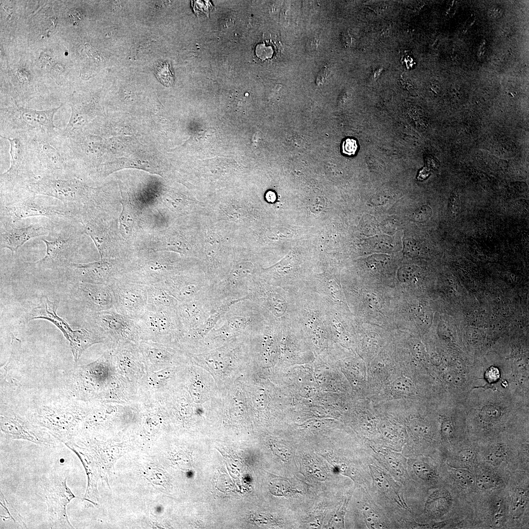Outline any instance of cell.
<instances>
[{"label": "cell", "mask_w": 529, "mask_h": 529, "mask_svg": "<svg viewBox=\"0 0 529 529\" xmlns=\"http://www.w3.org/2000/svg\"><path fill=\"white\" fill-rule=\"evenodd\" d=\"M25 135L35 179L81 178L69 139L60 128Z\"/></svg>", "instance_id": "6da1fadb"}, {"label": "cell", "mask_w": 529, "mask_h": 529, "mask_svg": "<svg viewBox=\"0 0 529 529\" xmlns=\"http://www.w3.org/2000/svg\"><path fill=\"white\" fill-rule=\"evenodd\" d=\"M0 220L16 222L31 217L44 216L50 220L76 219L80 206L24 190L0 193ZM52 221V220H51Z\"/></svg>", "instance_id": "7a4b0ae2"}, {"label": "cell", "mask_w": 529, "mask_h": 529, "mask_svg": "<svg viewBox=\"0 0 529 529\" xmlns=\"http://www.w3.org/2000/svg\"><path fill=\"white\" fill-rule=\"evenodd\" d=\"M64 104L44 110L24 108L15 100L10 105L1 107L0 136L12 138L22 134L50 132L59 128L54 125L53 118Z\"/></svg>", "instance_id": "3957f363"}, {"label": "cell", "mask_w": 529, "mask_h": 529, "mask_svg": "<svg viewBox=\"0 0 529 529\" xmlns=\"http://www.w3.org/2000/svg\"><path fill=\"white\" fill-rule=\"evenodd\" d=\"M268 321L260 308L246 299L233 304L217 323L218 327L207 335L212 340L228 339L258 331Z\"/></svg>", "instance_id": "277c9868"}, {"label": "cell", "mask_w": 529, "mask_h": 529, "mask_svg": "<svg viewBox=\"0 0 529 529\" xmlns=\"http://www.w3.org/2000/svg\"><path fill=\"white\" fill-rule=\"evenodd\" d=\"M68 470L54 471L40 483V491L47 505L49 521L57 528L74 529L69 520L66 507L76 497L67 487Z\"/></svg>", "instance_id": "5b68a950"}, {"label": "cell", "mask_w": 529, "mask_h": 529, "mask_svg": "<svg viewBox=\"0 0 529 529\" xmlns=\"http://www.w3.org/2000/svg\"><path fill=\"white\" fill-rule=\"evenodd\" d=\"M79 177L33 178L25 183L22 190L81 206L90 203L91 195L90 188Z\"/></svg>", "instance_id": "8992f818"}, {"label": "cell", "mask_w": 529, "mask_h": 529, "mask_svg": "<svg viewBox=\"0 0 529 529\" xmlns=\"http://www.w3.org/2000/svg\"><path fill=\"white\" fill-rule=\"evenodd\" d=\"M253 271L251 262L238 263L223 278L209 287L208 296L217 303L226 299H249L257 282L252 278Z\"/></svg>", "instance_id": "52a82bcc"}, {"label": "cell", "mask_w": 529, "mask_h": 529, "mask_svg": "<svg viewBox=\"0 0 529 529\" xmlns=\"http://www.w3.org/2000/svg\"><path fill=\"white\" fill-rule=\"evenodd\" d=\"M10 144V166L0 174V193L22 190L25 183L34 178L28 153L26 135L12 138H1Z\"/></svg>", "instance_id": "ba28073f"}, {"label": "cell", "mask_w": 529, "mask_h": 529, "mask_svg": "<svg viewBox=\"0 0 529 529\" xmlns=\"http://www.w3.org/2000/svg\"><path fill=\"white\" fill-rule=\"evenodd\" d=\"M110 286L115 297V311L134 319L145 312L148 286L125 275L117 278Z\"/></svg>", "instance_id": "9c48e42d"}, {"label": "cell", "mask_w": 529, "mask_h": 529, "mask_svg": "<svg viewBox=\"0 0 529 529\" xmlns=\"http://www.w3.org/2000/svg\"><path fill=\"white\" fill-rule=\"evenodd\" d=\"M135 319L140 334L152 338L166 340L183 335L176 309L163 311L146 310Z\"/></svg>", "instance_id": "30bf717a"}, {"label": "cell", "mask_w": 529, "mask_h": 529, "mask_svg": "<svg viewBox=\"0 0 529 529\" xmlns=\"http://www.w3.org/2000/svg\"><path fill=\"white\" fill-rule=\"evenodd\" d=\"M86 317L104 337L125 339L140 335L134 318L114 310L87 314Z\"/></svg>", "instance_id": "8fae6325"}, {"label": "cell", "mask_w": 529, "mask_h": 529, "mask_svg": "<svg viewBox=\"0 0 529 529\" xmlns=\"http://www.w3.org/2000/svg\"><path fill=\"white\" fill-rule=\"evenodd\" d=\"M79 237L77 231H74L67 236L60 235L52 240L42 239L46 245V254L35 264L41 268L51 269L67 267L73 263Z\"/></svg>", "instance_id": "7c38bea8"}, {"label": "cell", "mask_w": 529, "mask_h": 529, "mask_svg": "<svg viewBox=\"0 0 529 529\" xmlns=\"http://www.w3.org/2000/svg\"><path fill=\"white\" fill-rule=\"evenodd\" d=\"M78 282L111 285L122 275L121 264L114 259L104 258L92 263H72L67 267Z\"/></svg>", "instance_id": "4fadbf2b"}, {"label": "cell", "mask_w": 529, "mask_h": 529, "mask_svg": "<svg viewBox=\"0 0 529 529\" xmlns=\"http://www.w3.org/2000/svg\"><path fill=\"white\" fill-rule=\"evenodd\" d=\"M72 294L77 304L86 314L115 310V297L109 285L78 282Z\"/></svg>", "instance_id": "5bb4252c"}, {"label": "cell", "mask_w": 529, "mask_h": 529, "mask_svg": "<svg viewBox=\"0 0 529 529\" xmlns=\"http://www.w3.org/2000/svg\"><path fill=\"white\" fill-rule=\"evenodd\" d=\"M50 219L24 227H17L16 222L0 220V247L9 249L13 255L30 239L48 235L53 229Z\"/></svg>", "instance_id": "9a60e30c"}, {"label": "cell", "mask_w": 529, "mask_h": 529, "mask_svg": "<svg viewBox=\"0 0 529 529\" xmlns=\"http://www.w3.org/2000/svg\"><path fill=\"white\" fill-rule=\"evenodd\" d=\"M157 285L175 298L178 303L207 296L209 288L205 277L192 274L176 273Z\"/></svg>", "instance_id": "2e32d148"}, {"label": "cell", "mask_w": 529, "mask_h": 529, "mask_svg": "<svg viewBox=\"0 0 529 529\" xmlns=\"http://www.w3.org/2000/svg\"><path fill=\"white\" fill-rule=\"evenodd\" d=\"M219 303L215 302L208 296L178 303L176 312L183 333L200 329L209 317L213 309Z\"/></svg>", "instance_id": "e0dca14e"}, {"label": "cell", "mask_w": 529, "mask_h": 529, "mask_svg": "<svg viewBox=\"0 0 529 529\" xmlns=\"http://www.w3.org/2000/svg\"><path fill=\"white\" fill-rule=\"evenodd\" d=\"M58 305L59 301H51L47 296H43L39 303L30 311L28 320L40 319L50 322L62 332L69 344H71L80 335L82 328L73 330L64 319L59 316L57 313Z\"/></svg>", "instance_id": "ac0fdd59"}, {"label": "cell", "mask_w": 529, "mask_h": 529, "mask_svg": "<svg viewBox=\"0 0 529 529\" xmlns=\"http://www.w3.org/2000/svg\"><path fill=\"white\" fill-rule=\"evenodd\" d=\"M0 428L9 438L23 439L45 445L55 444L43 432L17 418L1 417Z\"/></svg>", "instance_id": "d6986e66"}, {"label": "cell", "mask_w": 529, "mask_h": 529, "mask_svg": "<svg viewBox=\"0 0 529 529\" xmlns=\"http://www.w3.org/2000/svg\"><path fill=\"white\" fill-rule=\"evenodd\" d=\"M178 304V301L160 286H148L147 310L163 311L175 309Z\"/></svg>", "instance_id": "ffe728a7"}, {"label": "cell", "mask_w": 529, "mask_h": 529, "mask_svg": "<svg viewBox=\"0 0 529 529\" xmlns=\"http://www.w3.org/2000/svg\"><path fill=\"white\" fill-rule=\"evenodd\" d=\"M373 479L378 487L394 500L402 507L407 508V506L401 494L399 489L397 488L392 480L385 473L375 466H370Z\"/></svg>", "instance_id": "44dd1931"}, {"label": "cell", "mask_w": 529, "mask_h": 529, "mask_svg": "<svg viewBox=\"0 0 529 529\" xmlns=\"http://www.w3.org/2000/svg\"><path fill=\"white\" fill-rule=\"evenodd\" d=\"M529 501L528 492L520 489L515 493L511 505V512L513 518H519L524 512Z\"/></svg>", "instance_id": "7402d4cb"}, {"label": "cell", "mask_w": 529, "mask_h": 529, "mask_svg": "<svg viewBox=\"0 0 529 529\" xmlns=\"http://www.w3.org/2000/svg\"><path fill=\"white\" fill-rule=\"evenodd\" d=\"M122 210L119 218V223L125 232L128 234L131 231L136 220V216L131 206L121 202Z\"/></svg>", "instance_id": "603a6c76"}, {"label": "cell", "mask_w": 529, "mask_h": 529, "mask_svg": "<svg viewBox=\"0 0 529 529\" xmlns=\"http://www.w3.org/2000/svg\"><path fill=\"white\" fill-rule=\"evenodd\" d=\"M398 454H389L385 456V460L392 472L398 477L405 475L406 468L405 461Z\"/></svg>", "instance_id": "cb8c5ba5"}, {"label": "cell", "mask_w": 529, "mask_h": 529, "mask_svg": "<svg viewBox=\"0 0 529 529\" xmlns=\"http://www.w3.org/2000/svg\"><path fill=\"white\" fill-rule=\"evenodd\" d=\"M156 75L159 80L165 86H171L174 82V77L169 65L165 62L157 66Z\"/></svg>", "instance_id": "d4e9b609"}, {"label": "cell", "mask_w": 529, "mask_h": 529, "mask_svg": "<svg viewBox=\"0 0 529 529\" xmlns=\"http://www.w3.org/2000/svg\"><path fill=\"white\" fill-rule=\"evenodd\" d=\"M476 482L478 487L481 490L494 487L497 483L496 478L488 473H484L478 476Z\"/></svg>", "instance_id": "484cf974"}, {"label": "cell", "mask_w": 529, "mask_h": 529, "mask_svg": "<svg viewBox=\"0 0 529 529\" xmlns=\"http://www.w3.org/2000/svg\"><path fill=\"white\" fill-rule=\"evenodd\" d=\"M456 479L464 486H470L474 483L475 481L472 474L465 469H457L453 470Z\"/></svg>", "instance_id": "4316f807"}, {"label": "cell", "mask_w": 529, "mask_h": 529, "mask_svg": "<svg viewBox=\"0 0 529 529\" xmlns=\"http://www.w3.org/2000/svg\"><path fill=\"white\" fill-rule=\"evenodd\" d=\"M413 468L416 475L422 480H428L432 476V471L430 466L425 462H416L414 463Z\"/></svg>", "instance_id": "83f0119b"}, {"label": "cell", "mask_w": 529, "mask_h": 529, "mask_svg": "<svg viewBox=\"0 0 529 529\" xmlns=\"http://www.w3.org/2000/svg\"><path fill=\"white\" fill-rule=\"evenodd\" d=\"M365 523L369 528L378 529L381 528L379 518L374 510L369 507L365 508L363 512Z\"/></svg>", "instance_id": "f1b7e54d"}, {"label": "cell", "mask_w": 529, "mask_h": 529, "mask_svg": "<svg viewBox=\"0 0 529 529\" xmlns=\"http://www.w3.org/2000/svg\"><path fill=\"white\" fill-rule=\"evenodd\" d=\"M506 452L502 446L494 448L487 456V460L492 464H498L504 460L506 456Z\"/></svg>", "instance_id": "f546056e"}, {"label": "cell", "mask_w": 529, "mask_h": 529, "mask_svg": "<svg viewBox=\"0 0 529 529\" xmlns=\"http://www.w3.org/2000/svg\"><path fill=\"white\" fill-rule=\"evenodd\" d=\"M358 148V145L355 140L348 138L345 140L342 144V151L344 154L349 156L355 154Z\"/></svg>", "instance_id": "4dcf8cb0"}, {"label": "cell", "mask_w": 529, "mask_h": 529, "mask_svg": "<svg viewBox=\"0 0 529 529\" xmlns=\"http://www.w3.org/2000/svg\"><path fill=\"white\" fill-rule=\"evenodd\" d=\"M448 207L452 216H457L460 210V201L457 196H452Z\"/></svg>", "instance_id": "1f68e13d"}, {"label": "cell", "mask_w": 529, "mask_h": 529, "mask_svg": "<svg viewBox=\"0 0 529 529\" xmlns=\"http://www.w3.org/2000/svg\"><path fill=\"white\" fill-rule=\"evenodd\" d=\"M330 73L329 69L326 67H322L318 72L316 78V84L318 86L325 83Z\"/></svg>", "instance_id": "d6a6232c"}, {"label": "cell", "mask_w": 529, "mask_h": 529, "mask_svg": "<svg viewBox=\"0 0 529 529\" xmlns=\"http://www.w3.org/2000/svg\"><path fill=\"white\" fill-rule=\"evenodd\" d=\"M485 377L489 382H495L499 378V371L495 367H491L486 371Z\"/></svg>", "instance_id": "836d02e7"}, {"label": "cell", "mask_w": 529, "mask_h": 529, "mask_svg": "<svg viewBox=\"0 0 529 529\" xmlns=\"http://www.w3.org/2000/svg\"><path fill=\"white\" fill-rule=\"evenodd\" d=\"M459 457L462 460L465 462H469L472 460L474 457V453L471 449L468 448L464 449L459 452Z\"/></svg>", "instance_id": "e575fe53"}, {"label": "cell", "mask_w": 529, "mask_h": 529, "mask_svg": "<svg viewBox=\"0 0 529 529\" xmlns=\"http://www.w3.org/2000/svg\"><path fill=\"white\" fill-rule=\"evenodd\" d=\"M396 381L397 382H396V383L395 384V386L396 388H397V389L401 388L399 390L404 391L405 390L404 387H405L406 391H409V385H409V381H407V380H405V379H400L399 380H397Z\"/></svg>", "instance_id": "d590c367"}, {"label": "cell", "mask_w": 529, "mask_h": 529, "mask_svg": "<svg viewBox=\"0 0 529 529\" xmlns=\"http://www.w3.org/2000/svg\"><path fill=\"white\" fill-rule=\"evenodd\" d=\"M442 431L445 437H450L453 433V429L450 423L444 422L442 425Z\"/></svg>", "instance_id": "8d00e7d4"}, {"label": "cell", "mask_w": 529, "mask_h": 529, "mask_svg": "<svg viewBox=\"0 0 529 529\" xmlns=\"http://www.w3.org/2000/svg\"><path fill=\"white\" fill-rule=\"evenodd\" d=\"M315 42H316V41H314V40H313L312 41H309L308 42L307 45L308 47V48H310V50H313V49L316 48L317 47V45H313V44H314Z\"/></svg>", "instance_id": "74e56055"}]
</instances>
